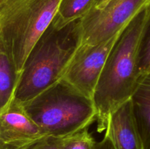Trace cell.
<instances>
[{
	"label": "cell",
	"instance_id": "cell-1",
	"mask_svg": "<svg viewBox=\"0 0 150 149\" xmlns=\"http://www.w3.org/2000/svg\"><path fill=\"white\" fill-rule=\"evenodd\" d=\"M147 18L146 7L125 28L105 62L93 96L98 132L105 129L110 114L130 100L136 91L141 77L140 53Z\"/></svg>",
	"mask_w": 150,
	"mask_h": 149
},
{
	"label": "cell",
	"instance_id": "cell-2",
	"mask_svg": "<svg viewBox=\"0 0 150 149\" xmlns=\"http://www.w3.org/2000/svg\"><path fill=\"white\" fill-rule=\"evenodd\" d=\"M78 45L77 21L61 29L51 23L25 61L14 100L24 105L58 82Z\"/></svg>",
	"mask_w": 150,
	"mask_h": 149
},
{
	"label": "cell",
	"instance_id": "cell-3",
	"mask_svg": "<svg viewBox=\"0 0 150 149\" xmlns=\"http://www.w3.org/2000/svg\"><path fill=\"white\" fill-rule=\"evenodd\" d=\"M61 0H7L0 7V51L21 75L38 39L52 23Z\"/></svg>",
	"mask_w": 150,
	"mask_h": 149
},
{
	"label": "cell",
	"instance_id": "cell-4",
	"mask_svg": "<svg viewBox=\"0 0 150 149\" xmlns=\"http://www.w3.org/2000/svg\"><path fill=\"white\" fill-rule=\"evenodd\" d=\"M23 105L46 136L61 137L79 131L97 121L92 99L62 80Z\"/></svg>",
	"mask_w": 150,
	"mask_h": 149
},
{
	"label": "cell",
	"instance_id": "cell-5",
	"mask_svg": "<svg viewBox=\"0 0 150 149\" xmlns=\"http://www.w3.org/2000/svg\"><path fill=\"white\" fill-rule=\"evenodd\" d=\"M150 0H97L77 21L79 45H96L122 32L144 10Z\"/></svg>",
	"mask_w": 150,
	"mask_h": 149
},
{
	"label": "cell",
	"instance_id": "cell-6",
	"mask_svg": "<svg viewBox=\"0 0 150 149\" xmlns=\"http://www.w3.org/2000/svg\"><path fill=\"white\" fill-rule=\"evenodd\" d=\"M123 30L98 45H78L59 80L65 82L83 96L93 100L105 62Z\"/></svg>",
	"mask_w": 150,
	"mask_h": 149
},
{
	"label": "cell",
	"instance_id": "cell-7",
	"mask_svg": "<svg viewBox=\"0 0 150 149\" xmlns=\"http://www.w3.org/2000/svg\"><path fill=\"white\" fill-rule=\"evenodd\" d=\"M45 136L14 99L0 111V149H27Z\"/></svg>",
	"mask_w": 150,
	"mask_h": 149
},
{
	"label": "cell",
	"instance_id": "cell-8",
	"mask_svg": "<svg viewBox=\"0 0 150 149\" xmlns=\"http://www.w3.org/2000/svg\"><path fill=\"white\" fill-rule=\"evenodd\" d=\"M104 137L113 149H144L131 99L110 114Z\"/></svg>",
	"mask_w": 150,
	"mask_h": 149
},
{
	"label": "cell",
	"instance_id": "cell-9",
	"mask_svg": "<svg viewBox=\"0 0 150 149\" xmlns=\"http://www.w3.org/2000/svg\"><path fill=\"white\" fill-rule=\"evenodd\" d=\"M131 100L144 149H150V71L141 75Z\"/></svg>",
	"mask_w": 150,
	"mask_h": 149
},
{
	"label": "cell",
	"instance_id": "cell-10",
	"mask_svg": "<svg viewBox=\"0 0 150 149\" xmlns=\"http://www.w3.org/2000/svg\"><path fill=\"white\" fill-rule=\"evenodd\" d=\"M97 0H61L52 21L54 27L63 29L79 21L91 10Z\"/></svg>",
	"mask_w": 150,
	"mask_h": 149
},
{
	"label": "cell",
	"instance_id": "cell-11",
	"mask_svg": "<svg viewBox=\"0 0 150 149\" xmlns=\"http://www.w3.org/2000/svg\"><path fill=\"white\" fill-rule=\"evenodd\" d=\"M20 77L8 56L0 51V111L14 99Z\"/></svg>",
	"mask_w": 150,
	"mask_h": 149
},
{
	"label": "cell",
	"instance_id": "cell-12",
	"mask_svg": "<svg viewBox=\"0 0 150 149\" xmlns=\"http://www.w3.org/2000/svg\"><path fill=\"white\" fill-rule=\"evenodd\" d=\"M61 149H95L97 142L89 133V128L64 136L56 137Z\"/></svg>",
	"mask_w": 150,
	"mask_h": 149
},
{
	"label": "cell",
	"instance_id": "cell-13",
	"mask_svg": "<svg viewBox=\"0 0 150 149\" xmlns=\"http://www.w3.org/2000/svg\"><path fill=\"white\" fill-rule=\"evenodd\" d=\"M146 9L148 12V18L140 53L141 75L147 70L150 66V2Z\"/></svg>",
	"mask_w": 150,
	"mask_h": 149
},
{
	"label": "cell",
	"instance_id": "cell-14",
	"mask_svg": "<svg viewBox=\"0 0 150 149\" xmlns=\"http://www.w3.org/2000/svg\"><path fill=\"white\" fill-rule=\"evenodd\" d=\"M27 149H61L58 145L56 137L45 136L37 141Z\"/></svg>",
	"mask_w": 150,
	"mask_h": 149
},
{
	"label": "cell",
	"instance_id": "cell-15",
	"mask_svg": "<svg viewBox=\"0 0 150 149\" xmlns=\"http://www.w3.org/2000/svg\"><path fill=\"white\" fill-rule=\"evenodd\" d=\"M95 149H113V148L109 140L104 137L101 141L97 143Z\"/></svg>",
	"mask_w": 150,
	"mask_h": 149
},
{
	"label": "cell",
	"instance_id": "cell-16",
	"mask_svg": "<svg viewBox=\"0 0 150 149\" xmlns=\"http://www.w3.org/2000/svg\"><path fill=\"white\" fill-rule=\"evenodd\" d=\"M7 1V0H0V7H1L3 4H4Z\"/></svg>",
	"mask_w": 150,
	"mask_h": 149
},
{
	"label": "cell",
	"instance_id": "cell-17",
	"mask_svg": "<svg viewBox=\"0 0 150 149\" xmlns=\"http://www.w3.org/2000/svg\"><path fill=\"white\" fill-rule=\"evenodd\" d=\"M149 71H150V66L149 67V68L147 69V70H146V71L145 72H149ZM145 72H144V73H145Z\"/></svg>",
	"mask_w": 150,
	"mask_h": 149
}]
</instances>
